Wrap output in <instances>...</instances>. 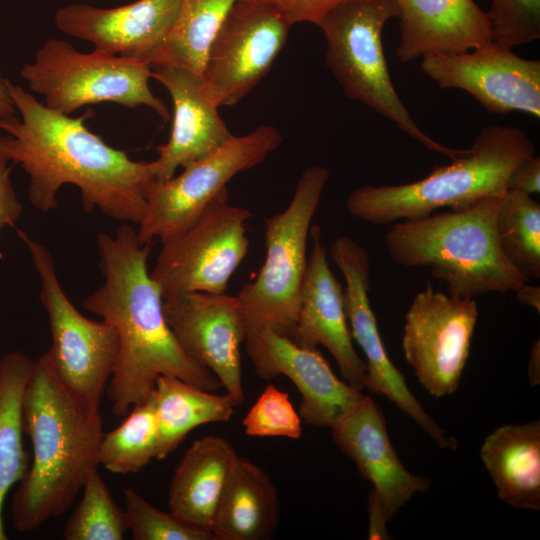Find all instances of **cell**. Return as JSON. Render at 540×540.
<instances>
[{"mask_svg":"<svg viewBox=\"0 0 540 540\" xmlns=\"http://www.w3.org/2000/svg\"><path fill=\"white\" fill-rule=\"evenodd\" d=\"M23 430L33 457L12 498V525L24 533L64 514L98 469L100 412L85 414L66 393L43 353L35 360L23 398Z\"/></svg>","mask_w":540,"mask_h":540,"instance_id":"cell-3","label":"cell"},{"mask_svg":"<svg viewBox=\"0 0 540 540\" xmlns=\"http://www.w3.org/2000/svg\"><path fill=\"white\" fill-rule=\"evenodd\" d=\"M13 166L0 150V232L5 227H14L23 211V204L16 194L11 179Z\"/></svg>","mask_w":540,"mask_h":540,"instance_id":"cell-36","label":"cell"},{"mask_svg":"<svg viewBox=\"0 0 540 540\" xmlns=\"http://www.w3.org/2000/svg\"><path fill=\"white\" fill-rule=\"evenodd\" d=\"M334 443L372 484L370 492L388 521L416 493L425 492L431 479L405 469L389 439L385 416L378 404L364 395L330 427Z\"/></svg>","mask_w":540,"mask_h":540,"instance_id":"cell-20","label":"cell"},{"mask_svg":"<svg viewBox=\"0 0 540 540\" xmlns=\"http://www.w3.org/2000/svg\"><path fill=\"white\" fill-rule=\"evenodd\" d=\"M34 363L20 351L7 352L0 358V540L7 539L4 500L30 465L23 444V398Z\"/></svg>","mask_w":540,"mask_h":540,"instance_id":"cell-27","label":"cell"},{"mask_svg":"<svg viewBox=\"0 0 540 540\" xmlns=\"http://www.w3.org/2000/svg\"><path fill=\"white\" fill-rule=\"evenodd\" d=\"M329 254L344 277L350 333L366 359L365 388L393 402L440 447L456 449L457 440L447 437L446 432L425 411L408 388L403 373L386 352L369 300L370 261L367 252L352 238L339 236L331 242Z\"/></svg>","mask_w":540,"mask_h":540,"instance_id":"cell-14","label":"cell"},{"mask_svg":"<svg viewBox=\"0 0 540 540\" xmlns=\"http://www.w3.org/2000/svg\"><path fill=\"white\" fill-rule=\"evenodd\" d=\"M224 437L195 440L180 459L168 492V506L182 520L211 531L215 513L238 459Z\"/></svg>","mask_w":540,"mask_h":540,"instance_id":"cell-23","label":"cell"},{"mask_svg":"<svg viewBox=\"0 0 540 540\" xmlns=\"http://www.w3.org/2000/svg\"><path fill=\"white\" fill-rule=\"evenodd\" d=\"M251 217L248 209L229 203L224 188L189 227L162 241L150 275L163 297L190 291L224 293L247 256L246 222Z\"/></svg>","mask_w":540,"mask_h":540,"instance_id":"cell-11","label":"cell"},{"mask_svg":"<svg viewBox=\"0 0 540 540\" xmlns=\"http://www.w3.org/2000/svg\"><path fill=\"white\" fill-rule=\"evenodd\" d=\"M182 0H136L100 8L70 3L55 13L57 29L88 41L94 51L145 62L152 66L170 34Z\"/></svg>","mask_w":540,"mask_h":540,"instance_id":"cell-18","label":"cell"},{"mask_svg":"<svg viewBox=\"0 0 540 540\" xmlns=\"http://www.w3.org/2000/svg\"><path fill=\"white\" fill-rule=\"evenodd\" d=\"M422 72L444 89H460L491 113L540 118V61L489 42L460 53L422 57Z\"/></svg>","mask_w":540,"mask_h":540,"instance_id":"cell-15","label":"cell"},{"mask_svg":"<svg viewBox=\"0 0 540 540\" xmlns=\"http://www.w3.org/2000/svg\"><path fill=\"white\" fill-rule=\"evenodd\" d=\"M158 441L151 393L130 410L117 428L103 435L98 451L99 465L116 474L137 473L156 459Z\"/></svg>","mask_w":540,"mask_h":540,"instance_id":"cell-29","label":"cell"},{"mask_svg":"<svg viewBox=\"0 0 540 540\" xmlns=\"http://www.w3.org/2000/svg\"><path fill=\"white\" fill-rule=\"evenodd\" d=\"M17 234L39 276L40 301L51 333V346L45 353L54 373L82 412L98 413L118 358L117 332L104 320L82 315L64 292L49 250L25 231L17 230Z\"/></svg>","mask_w":540,"mask_h":540,"instance_id":"cell-8","label":"cell"},{"mask_svg":"<svg viewBox=\"0 0 540 540\" xmlns=\"http://www.w3.org/2000/svg\"><path fill=\"white\" fill-rule=\"evenodd\" d=\"M30 89L45 98V105L70 115L77 109L103 102L127 108L145 106L164 121L170 114L149 86V64L117 55L84 53L62 39H48L31 62L20 70Z\"/></svg>","mask_w":540,"mask_h":540,"instance_id":"cell-9","label":"cell"},{"mask_svg":"<svg viewBox=\"0 0 540 540\" xmlns=\"http://www.w3.org/2000/svg\"><path fill=\"white\" fill-rule=\"evenodd\" d=\"M281 142L275 127L261 125L246 135L233 136L179 175L152 181L146 211L136 230L140 243L162 242L185 230L236 174L263 162Z\"/></svg>","mask_w":540,"mask_h":540,"instance_id":"cell-10","label":"cell"},{"mask_svg":"<svg viewBox=\"0 0 540 540\" xmlns=\"http://www.w3.org/2000/svg\"><path fill=\"white\" fill-rule=\"evenodd\" d=\"M516 296L520 303L533 307L540 312V287L530 285L529 282L523 284L516 290Z\"/></svg>","mask_w":540,"mask_h":540,"instance_id":"cell-40","label":"cell"},{"mask_svg":"<svg viewBox=\"0 0 540 540\" xmlns=\"http://www.w3.org/2000/svg\"><path fill=\"white\" fill-rule=\"evenodd\" d=\"M478 319L475 299H465L431 285L417 293L405 316L402 348L425 390L436 398L459 386Z\"/></svg>","mask_w":540,"mask_h":540,"instance_id":"cell-13","label":"cell"},{"mask_svg":"<svg viewBox=\"0 0 540 540\" xmlns=\"http://www.w3.org/2000/svg\"><path fill=\"white\" fill-rule=\"evenodd\" d=\"M102 286L82 306L116 330L119 353L106 392L116 416L145 401L159 376H175L204 390L222 386L186 354L163 312V295L147 268L151 243L142 244L129 223L96 238Z\"/></svg>","mask_w":540,"mask_h":540,"instance_id":"cell-2","label":"cell"},{"mask_svg":"<svg viewBox=\"0 0 540 540\" xmlns=\"http://www.w3.org/2000/svg\"><path fill=\"white\" fill-rule=\"evenodd\" d=\"M291 25L312 23L318 25L323 16L345 0H268Z\"/></svg>","mask_w":540,"mask_h":540,"instance_id":"cell-35","label":"cell"},{"mask_svg":"<svg viewBox=\"0 0 540 540\" xmlns=\"http://www.w3.org/2000/svg\"><path fill=\"white\" fill-rule=\"evenodd\" d=\"M237 1L182 0L176 22L153 65L174 63L201 75L208 48Z\"/></svg>","mask_w":540,"mask_h":540,"instance_id":"cell-28","label":"cell"},{"mask_svg":"<svg viewBox=\"0 0 540 540\" xmlns=\"http://www.w3.org/2000/svg\"><path fill=\"white\" fill-rule=\"evenodd\" d=\"M330 176L321 165L299 178L287 208L265 220L266 256L255 279L236 295L245 336L270 328L292 337L307 266L311 223Z\"/></svg>","mask_w":540,"mask_h":540,"instance_id":"cell-7","label":"cell"},{"mask_svg":"<svg viewBox=\"0 0 540 540\" xmlns=\"http://www.w3.org/2000/svg\"><path fill=\"white\" fill-rule=\"evenodd\" d=\"M291 26L268 0H238L205 57L201 79L207 97L218 107L240 102L269 72Z\"/></svg>","mask_w":540,"mask_h":540,"instance_id":"cell-12","label":"cell"},{"mask_svg":"<svg viewBox=\"0 0 540 540\" xmlns=\"http://www.w3.org/2000/svg\"><path fill=\"white\" fill-rule=\"evenodd\" d=\"M279 519V495L270 476L238 457L215 513L211 528L215 540L266 539Z\"/></svg>","mask_w":540,"mask_h":540,"instance_id":"cell-25","label":"cell"},{"mask_svg":"<svg viewBox=\"0 0 540 540\" xmlns=\"http://www.w3.org/2000/svg\"><path fill=\"white\" fill-rule=\"evenodd\" d=\"M244 342L260 378L284 375L296 386L301 395L298 413L308 425L330 428L363 396L335 375L318 349L302 347L270 328L248 333Z\"/></svg>","mask_w":540,"mask_h":540,"instance_id":"cell-17","label":"cell"},{"mask_svg":"<svg viewBox=\"0 0 540 540\" xmlns=\"http://www.w3.org/2000/svg\"><path fill=\"white\" fill-rule=\"evenodd\" d=\"M501 250L528 279L540 278V204L531 195L506 190L497 213Z\"/></svg>","mask_w":540,"mask_h":540,"instance_id":"cell-30","label":"cell"},{"mask_svg":"<svg viewBox=\"0 0 540 540\" xmlns=\"http://www.w3.org/2000/svg\"><path fill=\"white\" fill-rule=\"evenodd\" d=\"M310 236L312 246L291 339L306 348L324 346L335 359L342 378L362 391L366 382V365L353 346L344 288L330 269L320 228L312 226Z\"/></svg>","mask_w":540,"mask_h":540,"instance_id":"cell-19","label":"cell"},{"mask_svg":"<svg viewBox=\"0 0 540 540\" xmlns=\"http://www.w3.org/2000/svg\"><path fill=\"white\" fill-rule=\"evenodd\" d=\"M244 432L252 437L299 439L302 419L287 393L268 385L242 420Z\"/></svg>","mask_w":540,"mask_h":540,"instance_id":"cell-33","label":"cell"},{"mask_svg":"<svg viewBox=\"0 0 540 540\" xmlns=\"http://www.w3.org/2000/svg\"><path fill=\"white\" fill-rule=\"evenodd\" d=\"M9 80L0 75V122L9 120L18 115L15 104L11 98Z\"/></svg>","mask_w":540,"mask_h":540,"instance_id":"cell-39","label":"cell"},{"mask_svg":"<svg viewBox=\"0 0 540 540\" xmlns=\"http://www.w3.org/2000/svg\"><path fill=\"white\" fill-rule=\"evenodd\" d=\"M152 78L168 91L173 122L168 141L157 147L156 180H167L178 168L215 152L234 135L219 115L218 106L205 94L201 75L184 66L153 65Z\"/></svg>","mask_w":540,"mask_h":540,"instance_id":"cell-21","label":"cell"},{"mask_svg":"<svg viewBox=\"0 0 540 540\" xmlns=\"http://www.w3.org/2000/svg\"><path fill=\"white\" fill-rule=\"evenodd\" d=\"M152 396L159 436L157 460L165 459L194 428L231 419L236 406L226 393L207 391L175 376H159Z\"/></svg>","mask_w":540,"mask_h":540,"instance_id":"cell-26","label":"cell"},{"mask_svg":"<svg viewBox=\"0 0 540 540\" xmlns=\"http://www.w3.org/2000/svg\"><path fill=\"white\" fill-rule=\"evenodd\" d=\"M493 42L513 48L540 38V0H491Z\"/></svg>","mask_w":540,"mask_h":540,"instance_id":"cell-34","label":"cell"},{"mask_svg":"<svg viewBox=\"0 0 540 540\" xmlns=\"http://www.w3.org/2000/svg\"><path fill=\"white\" fill-rule=\"evenodd\" d=\"M528 378L532 386L540 383V343L536 340L530 350L528 361Z\"/></svg>","mask_w":540,"mask_h":540,"instance_id":"cell-41","label":"cell"},{"mask_svg":"<svg viewBox=\"0 0 540 540\" xmlns=\"http://www.w3.org/2000/svg\"><path fill=\"white\" fill-rule=\"evenodd\" d=\"M507 190L521 191L526 194L540 192V157L532 156L521 163L510 175Z\"/></svg>","mask_w":540,"mask_h":540,"instance_id":"cell-37","label":"cell"},{"mask_svg":"<svg viewBox=\"0 0 540 540\" xmlns=\"http://www.w3.org/2000/svg\"><path fill=\"white\" fill-rule=\"evenodd\" d=\"M369 539H389L386 532L387 516L377 498L369 491L368 496Z\"/></svg>","mask_w":540,"mask_h":540,"instance_id":"cell-38","label":"cell"},{"mask_svg":"<svg viewBox=\"0 0 540 540\" xmlns=\"http://www.w3.org/2000/svg\"><path fill=\"white\" fill-rule=\"evenodd\" d=\"M82 489L83 496L65 523L64 539L122 540L128 532L125 510L114 502L98 470Z\"/></svg>","mask_w":540,"mask_h":540,"instance_id":"cell-31","label":"cell"},{"mask_svg":"<svg viewBox=\"0 0 540 540\" xmlns=\"http://www.w3.org/2000/svg\"><path fill=\"white\" fill-rule=\"evenodd\" d=\"M394 1L399 19L396 55L401 62L465 52L493 41L487 12L474 0Z\"/></svg>","mask_w":540,"mask_h":540,"instance_id":"cell-22","label":"cell"},{"mask_svg":"<svg viewBox=\"0 0 540 540\" xmlns=\"http://www.w3.org/2000/svg\"><path fill=\"white\" fill-rule=\"evenodd\" d=\"M534 155L535 147L523 130L489 125L468 152L450 164L411 183L357 188L348 195L346 208L353 217L377 225L424 217L444 207L464 208L503 195L512 172Z\"/></svg>","mask_w":540,"mask_h":540,"instance_id":"cell-5","label":"cell"},{"mask_svg":"<svg viewBox=\"0 0 540 540\" xmlns=\"http://www.w3.org/2000/svg\"><path fill=\"white\" fill-rule=\"evenodd\" d=\"M18 115L0 122V150L29 176L31 204L41 212L54 210L57 193L76 186L83 209L100 211L124 223L139 224L146 195L156 180L154 161H134L90 131L85 120L48 108L22 86L8 82Z\"/></svg>","mask_w":540,"mask_h":540,"instance_id":"cell-1","label":"cell"},{"mask_svg":"<svg viewBox=\"0 0 540 540\" xmlns=\"http://www.w3.org/2000/svg\"><path fill=\"white\" fill-rule=\"evenodd\" d=\"M501 197L393 223L385 237L389 257L400 266L429 268L453 296L476 299L516 291L530 279L500 248L496 220Z\"/></svg>","mask_w":540,"mask_h":540,"instance_id":"cell-4","label":"cell"},{"mask_svg":"<svg viewBox=\"0 0 540 540\" xmlns=\"http://www.w3.org/2000/svg\"><path fill=\"white\" fill-rule=\"evenodd\" d=\"M128 531L134 540H215L211 531L196 527L174 513L163 512L136 490H124Z\"/></svg>","mask_w":540,"mask_h":540,"instance_id":"cell-32","label":"cell"},{"mask_svg":"<svg viewBox=\"0 0 540 540\" xmlns=\"http://www.w3.org/2000/svg\"><path fill=\"white\" fill-rule=\"evenodd\" d=\"M163 312L186 354L215 375L236 406L241 404L245 329L236 295L173 293L163 297Z\"/></svg>","mask_w":540,"mask_h":540,"instance_id":"cell-16","label":"cell"},{"mask_svg":"<svg viewBox=\"0 0 540 540\" xmlns=\"http://www.w3.org/2000/svg\"><path fill=\"white\" fill-rule=\"evenodd\" d=\"M498 497L520 509L540 510V422L506 424L480 448Z\"/></svg>","mask_w":540,"mask_h":540,"instance_id":"cell-24","label":"cell"},{"mask_svg":"<svg viewBox=\"0 0 540 540\" xmlns=\"http://www.w3.org/2000/svg\"><path fill=\"white\" fill-rule=\"evenodd\" d=\"M394 0H345L318 23L326 40V65L348 98L360 102L393 122L429 150L461 156L469 149L447 147L421 130L392 83L382 34L397 18Z\"/></svg>","mask_w":540,"mask_h":540,"instance_id":"cell-6","label":"cell"}]
</instances>
